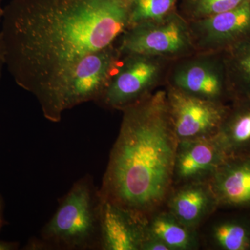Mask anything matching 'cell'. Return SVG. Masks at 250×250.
Instances as JSON below:
<instances>
[{
    "label": "cell",
    "instance_id": "6da1fadb",
    "mask_svg": "<svg viewBox=\"0 0 250 250\" xmlns=\"http://www.w3.org/2000/svg\"><path fill=\"white\" fill-rule=\"evenodd\" d=\"M134 0H11L3 9L5 67L50 120L57 95L85 56L115 45Z\"/></svg>",
    "mask_w": 250,
    "mask_h": 250
},
{
    "label": "cell",
    "instance_id": "7a4b0ae2",
    "mask_svg": "<svg viewBox=\"0 0 250 250\" xmlns=\"http://www.w3.org/2000/svg\"><path fill=\"white\" fill-rule=\"evenodd\" d=\"M122 112L100 196L147 219L164 207L172 187L178 139L166 90H156Z\"/></svg>",
    "mask_w": 250,
    "mask_h": 250
},
{
    "label": "cell",
    "instance_id": "3957f363",
    "mask_svg": "<svg viewBox=\"0 0 250 250\" xmlns=\"http://www.w3.org/2000/svg\"><path fill=\"white\" fill-rule=\"evenodd\" d=\"M102 199L90 174L59 200L54 214L25 250H100Z\"/></svg>",
    "mask_w": 250,
    "mask_h": 250
},
{
    "label": "cell",
    "instance_id": "277c9868",
    "mask_svg": "<svg viewBox=\"0 0 250 250\" xmlns=\"http://www.w3.org/2000/svg\"><path fill=\"white\" fill-rule=\"evenodd\" d=\"M122 55L140 54L175 61L195 53L188 21L178 10L166 17L138 23L116 42Z\"/></svg>",
    "mask_w": 250,
    "mask_h": 250
},
{
    "label": "cell",
    "instance_id": "5b68a950",
    "mask_svg": "<svg viewBox=\"0 0 250 250\" xmlns=\"http://www.w3.org/2000/svg\"><path fill=\"white\" fill-rule=\"evenodd\" d=\"M173 61L144 55H123L121 64L103 96L97 102L101 107L123 111L152 95L166 85Z\"/></svg>",
    "mask_w": 250,
    "mask_h": 250
},
{
    "label": "cell",
    "instance_id": "8992f818",
    "mask_svg": "<svg viewBox=\"0 0 250 250\" xmlns=\"http://www.w3.org/2000/svg\"><path fill=\"white\" fill-rule=\"evenodd\" d=\"M122 57L116 43L79 61L59 90L49 121L60 122L64 112L82 104L96 103L118 70Z\"/></svg>",
    "mask_w": 250,
    "mask_h": 250
},
{
    "label": "cell",
    "instance_id": "52a82bcc",
    "mask_svg": "<svg viewBox=\"0 0 250 250\" xmlns=\"http://www.w3.org/2000/svg\"><path fill=\"white\" fill-rule=\"evenodd\" d=\"M165 86L216 103L232 101L224 53L195 52L173 61Z\"/></svg>",
    "mask_w": 250,
    "mask_h": 250
},
{
    "label": "cell",
    "instance_id": "ba28073f",
    "mask_svg": "<svg viewBox=\"0 0 250 250\" xmlns=\"http://www.w3.org/2000/svg\"><path fill=\"white\" fill-rule=\"evenodd\" d=\"M166 102L178 141L208 139L218 134L229 104L196 98L166 86Z\"/></svg>",
    "mask_w": 250,
    "mask_h": 250
},
{
    "label": "cell",
    "instance_id": "9c48e42d",
    "mask_svg": "<svg viewBox=\"0 0 250 250\" xmlns=\"http://www.w3.org/2000/svg\"><path fill=\"white\" fill-rule=\"evenodd\" d=\"M188 23L197 52L225 53L250 41V1Z\"/></svg>",
    "mask_w": 250,
    "mask_h": 250
},
{
    "label": "cell",
    "instance_id": "30bf717a",
    "mask_svg": "<svg viewBox=\"0 0 250 250\" xmlns=\"http://www.w3.org/2000/svg\"><path fill=\"white\" fill-rule=\"evenodd\" d=\"M226 157L215 137L178 141L172 187L191 182H209Z\"/></svg>",
    "mask_w": 250,
    "mask_h": 250
},
{
    "label": "cell",
    "instance_id": "8fae6325",
    "mask_svg": "<svg viewBox=\"0 0 250 250\" xmlns=\"http://www.w3.org/2000/svg\"><path fill=\"white\" fill-rule=\"evenodd\" d=\"M101 199L100 250H141L147 219Z\"/></svg>",
    "mask_w": 250,
    "mask_h": 250
},
{
    "label": "cell",
    "instance_id": "7c38bea8",
    "mask_svg": "<svg viewBox=\"0 0 250 250\" xmlns=\"http://www.w3.org/2000/svg\"><path fill=\"white\" fill-rule=\"evenodd\" d=\"M208 183L218 210L250 211V153L227 156Z\"/></svg>",
    "mask_w": 250,
    "mask_h": 250
},
{
    "label": "cell",
    "instance_id": "4fadbf2b",
    "mask_svg": "<svg viewBox=\"0 0 250 250\" xmlns=\"http://www.w3.org/2000/svg\"><path fill=\"white\" fill-rule=\"evenodd\" d=\"M164 207L180 223L197 231L218 210L216 197L208 182L173 186Z\"/></svg>",
    "mask_w": 250,
    "mask_h": 250
},
{
    "label": "cell",
    "instance_id": "5bb4252c",
    "mask_svg": "<svg viewBox=\"0 0 250 250\" xmlns=\"http://www.w3.org/2000/svg\"><path fill=\"white\" fill-rule=\"evenodd\" d=\"M228 211L215 212L199 230L201 246L210 250H250L249 212Z\"/></svg>",
    "mask_w": 250,
    "mask_h": 250
},
{
    "label": "cell",
    "instance_id": "9a60e30c",
    "mask_svg": "<svg viewBox=\"0 0 250 250\" xmlns=\"http://www.w3.org/2000/svg\"><path fill=\"white\" fill-rule=\"evenodd\" d=\"M214 137L226 156L250 153V98L234 99L229 103Z\"/></svg>",
    "mask_w": 250,
    "mask_h": 250
},
{
    "label": "cell",
    "instance_id": "2e32d148",
    "mask_svg": "<svg viewBox=\"0 0 250 250\" xmlns=\"http://www.w3.org/2000/svg\"><path fill=\"white\" fill-rule=\"evenodd\" d=\"M146 235L164 242L170 250H197L201 247L199 231L180 223L164 207L148 217Z\"/></svg>",
    "mask_w": 250,
    "mask_h": 250
},
{
    "label": "cell",
    "instance_id": "e0dca14e",
    "mask_svg": "<svg viewBox=\"0 0 250 250\" xmlns=\"http://www.w3.org/2000/svg\"><path fill=\"white\" fill-rule=\"evenodd\" d=\"M232 100L250 98V41L224 53Z\"/></svg>",
    "mask_w": 250,
    "mask_h": 250
},
{
    "label": "cell",
    "instance_id": "ac0fdd59",
    "mask_svg": "<svg viewBox=\"0 0 250 250\" xmlns=\"http://www.w3.org/2000/svg\"><path fill=\"white\" fill-rule=\"evenodd\" d=\"M250 0H180L178 11L188 22L236 9Z\"/></svg>",
    "mask_w": 250,
    "mask_h": 250
},
{
    "label": "cell",
    "instance_id": "d6986e66",
    "mask_svg": "<svg viewBox=\"0 0 250 250\" xmlns=\"http://www.w3.org/2000/svg\"><path fill=\"white\" fill-rule=\"evenodd\" d=\"M179 1L180 0H134L129 27L138 23L161 19L172 14L178 10Z\"/></svg>",
    "mask_w": 250,
    "mask_h": 250
},
{
    "label": "cell",
    "instance_id": "ffe728a7",
    "mask_svg": "<svg viewBox=\"0 0 250 250\" xmlns=\"http://www.w3.org/2000/svg\"><path fill=\"white\" fill-rule=\"evenodd\" d=\"M141 250H170L164 242L154 237L146 235L141 247Z\"/></svg>",
    "mask_w": 250,
    "mask_h": 250
},
{
    "label": "cell",
    "instance_id": "44dd1931",
    "mask_svg": "<svg viewBox=\"0 0 250 250\" xmlns=\"http://www.w3.org/2000/svg\"><path fill=\"white\" fill-rule=\"evenodd\" d=\"M3 9L1 6V0H0V80L2 76L3 69L5 67L4 50H3L2 41L1 36V22L2 18Z\"/></svg>",
    "mask_w": 250,
    "mask_h": 250
},
{
    "label": "cell",
    "instance_id": "7402d4cb",
    "mask_svg": "<svg viewBox=\"0 0 250 250\" xmlns=\"http://www.w3.org/2000/svg\"><path fill=\"white\" fill-rule=\"evenodd\" d=\"M19 248V243L14 241L0 240V250H15Z\"/></svg>",
    "mask_w": 250,
    "mask_h": 250
},
{
    "label": "cell",
    "instance_id": "603a6c76",
    "mask_svg": "<svg viewBox=\"0 0 250 250\" xmlns=\"http://www.w3.org/2000/svg\"><path fill=\"white\" fill-rule=\"evenodd\" d=\"M4 225V206L1 197L0 196V230Z\"/></svg>",
    "mask_w": 250,
    "mask_h": 250
},
{
    "label": "cell",
    "instance_id": "cb8c5ba5",
    "mask_svg": "<svg viewBox=\"0 0 250 250\" xmlns=\"http://www.w3.org/2000/svg\"><path fill=\"white\" fill-rule=\"evenodd\" d=\"M249 213H250V211H249Z\"/></svg>",
    "mask_w": 250,
    "mask_h": 250
}]
</instances>
